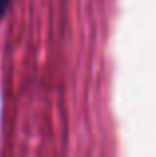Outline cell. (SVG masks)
Segmentation results:
<instances>
[{
	"instance_id": "obj_1",
	"label": "cell",
	"mask_w": 156,
	"mask_h": 157,
	"mask_svg": "<svg viewBox=\"0 0 156 157\" xmlns=\"http://www.w3.org/2000/svg\"><path fill=\"white\" fill-rule=\"evenodd\" d=\"M8 6H10V0H0V20L4 18V14H6Z\"/></svg>"
}]
</instances>
